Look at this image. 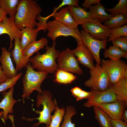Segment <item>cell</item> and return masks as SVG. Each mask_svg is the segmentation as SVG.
<instances>
[{"instance_id":"1","label":"cell","mask_w":127,"mask_h":127,"mask_svg":"<svg viewBox=\"0 0 127 127\" xmlns=\"http://www.w3.org/2000/svg\"><path fill=\"white\" fill-rule=\"evenodd\" d=\"M42 11V8L33 0H20L14 17V22L20 30L24 28H35L36 19Z\"/></svg>"},{"instance_id":"2","label":"cell","mask_w":127,"mask_h":127,"mask_svg":"<svg viewBox=\"0 0 127 127\" xmlns=\"http://www.w3.org/2000/svg\"><path fill=\"white\" fill-rule=\"evenodd\" d=\"M56 41L53 42L51 47L48 45L45 47L46 51L44 53L40 54L38 52L35 56L29 58L28 62L31 64L33 69H36L38 71L46 72L50 73L56 72L59 69L56 59L60 52L56 49Z\"/></svg>"},{"instance_id":"3","label":"cell","mask_w":127,"mask_h":127,"mask_svg":"<svg viewBox=\"0 0 127 127\" xmlns=\"http://www.w3.org/2000/svg\"><path fill=\"white\" fill-rule=\"evenodd\" d=\"M37 107L39 108L41 105L43 106L42 111H36V113L40 114L39 117L34 118H26L23 117L22 119L28 121L38 119V123L34 124L32 126L33 127L38 126L41 123H44L47 125H48L51 122V113L53 111L56 110L57 106L56 102L55 99L52 100V94L50 91L47 90H44L42 93H39L37 95Z\"/></svg>"},{"instance_id":"4","label":"cell","mask_w":127,"mask_h":127,"mask_svg":"<svg viewBox=\"0 0 127 127\" xmlns=\"http://www.w3.org/2000/svg\"><path fill=\"white\" fill-rule=\"evenodd\" d=\"M25 67L26 70L22 79L23 87L22 97L23 99L28 97L35 90L42 93L43 91L41 87V85L48 73L46 72L35 71L28 62Z\"/></svg>"},{"instance_id":"5","label":"cell","mask_w":127,"mask_h":127,"mask_svg":"<svg viewBox=\"0 0 127 127\" xmlns=\"http://www.w3.org/2000/svg\"><path fill=\"white\" fill-rule=\"evenodd\" d=\"M89 78L85 81V86L91 90L102 91L108 90L112 87L106 71L100 65L95 64L94 69L90 70Z\"/></svg>"},{"instance_id":"6","label":"cell","mask_w":127,"mask_h":127,"mask_svg":"<svg viewBox=\"0 0 127 127\" xmlns=\"http://www.w3.org/2000/svg\"><path fill=\"white\" fill-rule=\"evenodd\" d=\"M45 29L48 31L47 37L53 42L55 41L56 38L60 36H71L75 38L77 43L82 42L81 34L78 28H70L55 20L47 22Z\"/></svg>"},{"instance_id":"7","label":"cell","mask_w":127,"mask_h":127,"mask_svg":"<svg viewBox=\"0 0 127 127\" xmlns=\"http://www.w3.org/2000/svg\"><path fill=\"white\" fill-rule=\"evenodd\" d=\"M100 64L107 73L112 85L123 77H127V65L123 60L102 59Z\"/></svg>"},{"instance_id":"8","label":"cell","mask_w":127,"mask_h":127,"mask_svg":"<svg viewBox=\"0 0 127 127\" xmlns=\"http://www.w3.org/2000/svg\"><path fill=\"white\" fill-rule=\"evenodd\" d=\"M57 61L59 69L79 75L83 74L77 58L68 48L60 52Z\"/></svg>"},{"instance_id":"9","label":"cell","mask_w":127,"mask_h":127,"mask_svg":"<svg viewBox=\"0 0 127 127\" xmlns=\"http://www.w3.org/2000/svg\"><path fill=\"white\" fill-rule=\"evenodd\" d=\"M80 32L83 43L92 53L96 64L100 65L101 62L100 56V51L101 49L105 50L106 49L107 40H101L95 39L83 30H81Z\"/></svg>"},{"instance_id":"10","label":"cell","mask_w":127,"mask_h":127,"mask_svg":"<svg viewBox=\"0 0 127 127\" xmlns=\"http://www.w3.org/2000/svg\"><path fill=\"white\" fill-rule=\"evenodd\" d=\"M101 23L98 20L93 19L90 22L83 23L81 26L83 30L93 38L99 40H107L110 29Z\"/></svg>"},{"instance_id":"11","label":"cell","mask_w":127,"mask_h":127,"mask_svg":"<svg viewBox=\"0 0 127 127\" xmlns=\"http://www.w3.org/2000/svg\"><path fill=\"white\" fill-rule=\"evenodd\" d=\"M91 91V95L84 104V106L86 107L90 108L96 106L99 104L111 103L117 100L112 87L111 88L103 91Z\"/></svg>"},{"instance_id":"12","label":"cell","mask_w":127,"mask_h":127,"mask_svg":"<svg viewBox=\"0 0 127 127\" xmlns=\"http://www.w3.org/2000/svg\"><path fill=\"white\" fill-rule=\"evenodd\" d=\"M127 106V102L117 100L111 103L99 104L96 106L103 111L110 119L122 120V115Z\"/></svg>"},{"instance_id":"13","label":"cell","mask_w":127,"mask_h":127,"mask_svg":"<svg viewBox=\"0 0 127 127\" xmlns=\"http://www.w3.org/2000/svg\"><path fill=\"white\" fill-rule=\"evenodd\" d=\"M14 17H5L0 22V35L7 34L10 39V44L8 51L13 46V41L16 38L21 39V37L20 30L16 27L14 21Z\"/></svg>"},{"instance_id":"14","label":"cell","mask_w":127,"mask_h":127,"mask_svg":"<svg viewBox=\"0 0 127 127\" xmlns=\"http://www.w3.org/2000/svg\"><path fill=\"white\" fill-rule=\"evenodd\" d=\"M77 44L76 48L71 50L72 52L77 58L79 63L90 70L93 69L95 67L93 64L95 59L92 54L82 42Z\"/></svg>"},{"instance_id":"15","label":"cell","mask_w":127,"mask_h":127,"mask_svg":"<svg viewBox=\"0 0 127 127\" xmlns=\"http://www.w3.org/2000/svg\"><path fill=\"white\" fill-rule=\"evenodd\" d=\"M1 54L0 56V62L2 69L8 79H11L16 76L17 71L13 65L11 57V53L6 48L2 47Z\"/></svg>"},{"instance_id":"16","label":"cell","mask_w":127,"mask_h":127,"mask_svg":"<svg viewBox=\"0 0 127 127\" xmlns=\"http://www.w3.org/2000/svg\"><path fill=\"white\" fill-rule=\"evenodd\" d=\"M14 90V86H13L8 91H5L2 93L3 98L0 102V108L3 110L1 119L4 123L8 119V114L13 113V106L17 102L13 97Z\"/></svg>"},{"instance_id":"17","label":"cell","mask_w":127,"mask_h":127,"mask_svg":"<svg viewBox=\"0 0 127 127\" xmlns=\"http://www.w3.org/2000/svg\"><path fill=\"white\" fill-rule=\"evenodd\" d=\"M51 16H53L55 20L70 28H78V25L73 18L67 7L62 8L59 11L52 13L44 18L47 20Z\"/></svg>"},{"instance_id":"18","label":"cell","mask_w":127,"mask_h":127,"mask_svg":"<svg viewBox=\"0 0 127 127\" xmlns=\"http://www.w3.org/2000/svg\"><path fill=\"white\" fill-rule=\"evenodd\" d=\"M11 56L16 65L15 69L17 71L25 67L29 59L24 54L20 44V39H14V47L11 51Z\"/></svg>"},{"instance_id":"19","label":"cell","mask_w":127,"mask_h":127,"mask_svg":"<svg viewBox=\"0 0 127 127\" xmlns=\"http://www.w3.org/2000/svg\"><path fill=\"white\" fill-rule=\"evenodd\" d=\"M36 26V28L32 29L24 28L20 30L21 37L20 44L23 51L30 43L36 40L38 33L39 31L41 30H44L43 25L40 23H37Z\"/></svg>"},{"instance_id":"20","label":"cell","mask_w":127,"mask_h":127,"mask_svg":"<svg viewBox=\"0 0 127 127\" xmlns=\"http://www.w3.org/2000/svg\"><path fill=\"white\" fill-rule=\"evenodd\" d=\"M73 18L79 25L90 22L93 19L90 13L83 8L78 6L76 7L73 6H67Z\"/></svg>"},{"instance_id":"21","label":"cell","mask_w":127,"mask_h":127,"mask_svg":"<svg viewBox=\"0 0 127 127\" xmlns=\"http://www.w3.org/2000/svg\"><path fill=\"white\" fill-rule=\"evenodd\" d=\"M89 12L93 19L98 20L101 22L104 23L113 16L106 12L105 7L100 3L89 8Z\"/></svg>"},{"instance_id":"22","label":"cell","mask_w":127,"mask_h":127,"mask_svg":"<svg viewBox=\"0 0 127 127\" xmlns=\"http://www.w3.org/2000/svg\"><path fill=\"white\" fill-rule=\"evenodd\" d=\"M112 88L117 100L127 102V77L123 78L112 85Z\"/></svg>"},{"instance_id":"23","label":"cell","mask_w":127,"mask_h":127,"mask_svg":"<svg viewBox=\"0 0 127 127\" xmlns=\"http://www.w3.org/2000/svg\"><path fill=\"white\" fill-rule=\"evenodd\" d=\"M48 40L45 37L34 41L29 44L23 51L24 54L28 59L34 53H37L40 49L48 45Z\"/></svg>"},{"instance_id":"24","label":"cell","mask_w":127,"mask_h":127,"mask_svg":"<svg viewBox=\"0 0 127 127\" xmlns=\"http://www.w3.org/2000/svg\"><path fill=\"white\" fill-rule=\"evenodd\" d=\"M127 24V16L119 14L111 17L104 23V25L110 29L121 27Z\"/></svg>"},{"instance_id":"25","label":"cell","mask_w":127,"mask_h":127,"mask_svg":"<svg viewBox=\"0 0 127 127\" xmlns=\"http://www.w3.org/2000/svg\"><path fill=\"white\" fill-rule=\"evenodd\" d=\"M103 55L105 58H108L112 60H119L121 57L127 58V52L113 45L110 46L107 49L105 50Z\"/></svg>"},{"instance_id":"26","label":"cell","mask_w":127,"mask_h":127,"mask_svg":"<svg viewBox=\"0 0 127 127\" xmlns=\"http://www.w3.org/2000/svg\"><path fill=\"white\" fill-rule=\"evenodd\" d=\"M20 0H0L1 8L8 14L9 17H14Z\"/></svg>"},{"instance_id":"27","label":"cell","mask_w":127,"mask_h":127,"mask_svg":"<svg viewBox=\"0 0 127 127\" xmlns=\"http://www.w3.org/2000/svg\"><path fill=\"white\" fill-rule=\"evenodd\" d=\"M77 78L76 76L71 73L59 69L55 73L54 81L59 83H71Z\"/></svg>"},{"instance_id":"28","label":"cell","mask_w":127,"mask_h":127,"mask_svg":"<svg viewBox=\"0 0 127 127\" xmlns=\"http://www.w3.org/2000/svg\"><path fill=\"white\" fill-rule=\"evenodd\" d=\"M95 118L101 127H112L110 118L102 110L97 106L93 107Z\"/></svg>"},{"instance_id":"29","label":"cell","mask_w":127,"mask_h":127,"mask_svg":"<svg viewBox=\"0 0 127 127\" xmlns=\"http://www.w3.org/2000/svg\"><path fill=\"white\" fill-rule=\"evenodd\" d=\"M76 113L75 107L71 106L66 107L65 114L64 116V120L60 127H75V124L72 122L71 119ZM89 127H93L90 126Z\"/></svg>"},{"instance_id":"30","label":"cell","mask_w":127,"mask_h":127,"mask_svg":"<svg viewBox=\"0 0 127 127\" xmlns=\"http://www.w3.org/2000/svg\"><path fill=\"white\" fill-rule=\"evenodd\" d=\"M105 9L112 15L122 14L127 16V0H119L118 3L113 8Z\"/></svg>"},{"instance_id":"31","label":"cell","mask_w":127,"mask_h":127,"mask_svg":"<svg viewBox=\"0 0 127 127\" xmlns=\"http://www.w3.org/2000/svg\"><path fill=\"white\" fill-rule=\"evenodd\" d=\"M65 113V108H60L57 106L54 114L52 115L50 124L45 127H60V125Z\"/></svg>"},{"instance_id":"32","label":"cell","mask_w":127,"mask_h":127,"mask_svg":"<svg viewBox=\"0 0 127 127\" xmlns=\"http://www.w3.org/2000/svg\"><path fill=\"white\" fill-rule=\"evenodd\" d=\"M72 95L75 98L77 101L83 99H87L91 95L92 91H87L83 90L78 86H75L71 90Z\"/></svg>"},{"instance_id":"33","label":"cell","mask_w":127,"mask_h":127,"mask_svg":"<svg viewBox=\"0 0 127 127\" xmlns=\"http://www.w3.org/2000/svg\"><path fill=\"white\" fill-rule=\"evenodd\" d=\"M121 36H127V24L119 28L110 29V34L107 41L109 42L114 38Z\"/></svg>"},{"instance_id":"34","label":"cell","mask_w":127,"mask_h":127,"mask_svg":"<svg viewBox=\"0 0 127 127\" xmlns=\"http://www.w3.org/2000/svg\"><path fill=\"white\" fill-rule=\"evenodd\" d=\"M22 74V72H20L15 77L11 79H8L4 82L0 84V92L5 91L14 86Z\"/></svg>"},{"instance_id":"35","label":"cell","mask_w":127,"mask_h":127,"mask_svg":"<svg viewBox=\"0 0 127 127\" xmlns=\"http://www.w3.org/2000/svg\"><path fill=\"white\" fill-rule=\"evenodd\" d=\"M110 41L113 45L117 47L123 51L127 52V36L118 37Z\"/></svg>"},{"instance_id":"36","label":"cell","mask_w":127,"mask_h":127,"mask_svg":"<svg viewBox=\"0 0 127 127\" xmlns=\"http://www.w3.org/2000/svg\"><path fill=\"white\" fill-rule=\"evenodd\" d=\"M79 0H63L62 2L57 7H55L52 14L57 12V11L62 7L66 5L78 7Z\"/></svg>"},{"instance_id":"37","label":"cell","mask_w":127,"mask_h":127,"mask_svg":"<svg viewBox=\"0 0 127 127\" xmlns=\"http://www.w3.org/2000/svg\"><path fill=\"white\" fill-rule=\"evenodd\" d=\"M110 121L112 127H127V123L122 120L110 119Z\"/></svg>"},{"instance_id":"38","label":"cell","mask_w":127,"mask_h":127,"mask_svg":"<svg viewBox=\"0 0 127 127\" xmlns=\"http://www.w3.org/2000/svg\"><path fill=\"white\" fill-rule=\"evenodd\" d=\"M100 0H85L81 4L83 8L86 10L92 4L95 5L100 3Z\"/></svg>"},{"instance_id":"39","label":"cell","mask_w":127,"mask_h":127,"mask_svg":"<svg viewBox=\"0 0 127 127\" xmlns=\"http://www.w3.org/2000/svg\"><path fill=\"white\" fill-rule=\"evenodd\" d=\"M8 79L7 76L3 71L0 65V84L5 81Z\"/></svg>"},{"instance_id":"40","label":"cell","mask_w":127,"mask_h":127,"mask_svg":"<svg viewBox=\"0 0 127 127\" xmlns=\"http://www.w3.org/2000/svg\"><path fill=\"white\" fill-rule=\"evenodd\" d=\"M7 14L2 9H0V22H2L4 18L6 16Z\"/></svg>"},{"instance_id":"41","label":"cell","mask_w":127,"mask_h":127,"mask_svg":"<svg viewBox=\"0 0 127 127\" xmlns=\"http://www.w3.org/2000/svg\"><path fill=\"white\" fill-rule=\"evenodd\" d=\"M122 120L125 122L127 123V110H125L122 115Z\"/></svg>"},{"instance_id":"42","label":"cell","mask_w":127,"mask_h":127,"mask_svg":"<svg viewBox=\"0 0 127 127\" xmlns=\"http://www.w3.org/2000/svg\"><path fill=\"white\" fill-rule=\"evenodd\" d=\"M8 118L10 119L11 121L13 127H15L14 123V116L12 115H8Z\"/></svg>"},{"instance_id":"43","label":"cell","mask_w":127,"mask_h":127,"mask_svg":"<svg viewBox=\"0 0 127 127\" xmlns=\"http://www.w3.org/2000/svg\"><path fill=\"white\" fill-rule=\"evenodd\" d=\"M3 114V111H1L0 112V117ZM0 127H1L0 126Z\"/></svg>"},{"instance_id":"44","label":"cell","mask_w":127,"mask_h":127,"mask_svg":"<svg viewBox=\"0 0 127 127\" xmlns=\"http://www.w3.org/2000/svg\"><path fill=\"white\" fill-rule=\"evenodd\" d=\"M1 8H0V9Z\"/></svg>"}]
</instances>
